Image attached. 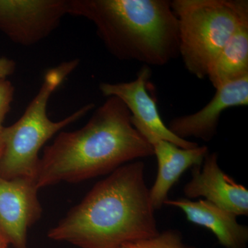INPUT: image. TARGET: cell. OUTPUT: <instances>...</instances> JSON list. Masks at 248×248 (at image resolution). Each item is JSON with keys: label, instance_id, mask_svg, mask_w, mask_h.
<instances>
[{"label": "cell", "instance_id": "6da1fadb", "mask_svg": "<svg viewBox=\"0 0 248 248\" xmlns=\"http://www.w3.org/2000/svg\"><path fill=\"white\" fill-rule=\"evenodd\" d=\"M143 161H132L94 185L49 231L50 239L80 248H122L159 234Z\"/></svg>", "mask_w": 248, "mask_h": 248}, {"label": "cell", "instance_id": "7a4b0ae2", "mask_svg": "<svg viewBox=\"0 0 248 248\" xmlns=\"http://www.w3.org/2000/svg\"><path fill=\"white\" fill-rule=\"evenodd\" d=\"M152 155L153 148L134 126L125 104L108 97L84 127L62 132L45 148L35 182L40 189L82 182Z\"/></svg>", "mask_w": 248, "mask_h": 248}, {"label": "cell", "instance_id": "3957f363", "mask_svg": "<svg viewBox=\"0 0 248 248\" xmlns=\"http://www.w3.org/2000/svg\"><path fill=\"white\" fill-rule=\"evenodd\" d=\"M67 15L94 24L109 53L161 66L179 56V30L168 0H68Z\"/></svg>", "mask_w": 248, "mask_h": 248}, {"label": "cell", "instance_id": "277c9868", "mask_svg": "<svg viewBox=\"0 0 248 248\" xmlns=\"http://www.w3.org/2000/svg\"><path fill=\"white\" fill-rule=\"evenodd\" d=\"M79 63V60H73L49 69L40 90L22 117L11 126L3 128L4 149L0 159L1 177L35 180L40 159L39 152L46 142L94 108V104H86L59 122H53L48 117L49 99Z\"/></svg>", "mask_w": 248, "mask_h": 248}, {"label": "cell", "instance_id": "5b68a950", "mask_svg": "<svg viewBox=\"0 0 248 248\" xmlns=\"http://www.w3.org/2000/svg\"><path fill=\"white\" fill-rule=\"evenodd\" d=\"M179 53L186 69L198 79L210 67L237 28L248 20L247 0H174Z\"/></svg>", "mask_w": 248, "mask_h": 248}, {"label": "cell", "instance_id": "8992f818", "mask_svg": "<svg viewBox=\"0 0 248 248\" xmlns=\"http://www.w3.org/2000/svg\"><path fill=\"white\" fill-rule=\"evenodd\" d=\"M68 0H0V29L14 42L30 46L58 28Z\"/></svg>", "mask_w": 248, "mask_h": 248}, {"label": "cell", "instance_id": "52a82bcc", "mask_svg": "<svg viewBox=\"0 0 248 248\" xmlns=\"http://www.w3.org/2000/svg\"><path fill=\"white\" fill-rule=\"evenodd\" d=\"M35 180L0 176V232L16 248H27V232L42 209Z\"/></svg>", "mask_w": 248, "mask_h": 248}, {"label": "cell", "instance_id": "ba28073f", "mask_svg": "<svg viewBox=\"0 0 248 248\" xmlns=\"http://www.w3.org/2000/svg\"><path fill=\"white\" fill-rule=\"evenodd\" d=\"M151 76V68L144 65L133 81L117 84L102 83L99 90L104 97L120 99L131 114L133 123L140 124L159 138L184 149L198 146L195 142L178 138L163 122L156 99L148 90Z\"/></svg>", "mask_w": 248, "mask_h": 248}, {"label": "cell", "instance_id": "9c48e42d", "mask_svg": "<svg viewBox=\"0 0 248 248\" xmlns=\"http://www.w3.org/2000/svg\"><path fill=\"white\" fill-rule=\"evenodd\" d=\"M218 159L217 153H209L202 166L192 168V178L184 186V195L190 200L204 197L237 217L248 216V189L223 172Z\"/></svg>", "mask_w": 248, "mask_h": 248}, {"label": "cell", "instance_id": "30bf717a", "mask_svg": "<svg viewBox=\"0 0 248 248\" xmlns=\"http://www.w3.org/2000/svg\"><path fill=\"white\" fill-rule=\"evenodd\" d=\"M133 124L151 144L157 160V174L150 189V197L155 210H159L169 200L170 191L182 174L190 168L202 166L209 153L208 148L198 146L184 149L159 138L140 124Z\"/></svg>", "mask_w": 248, "mask_h": 248}, {"label": "cell", "instance_id": "8fae6325", "mask_svg": "<svg viewBox=\"0 0 248 248\" xmlns=\"http://www.w3.org/2000/svg\"><path fill=\"white\" fill-rule=\"evenodd\" d=\"M213 99L195 113L173 119L169 130L178 138L211 141L217 133L221 114L227 109L248 104V76L223 84Z\"/></svg>", "mask_w": 248, "mask_h": 248}, {"label": "cell", "instance_id": "7c38bea8", "mask_svg": "<svg viewBox=\"0 0 248 248\" xmlns=\"http://www.w3.org/2000/svg\"><path fill=\"white\" fill-rule=\"evenodd\" d=\"M164 205L182 210L187 221L207 228L216 236L218 244L223 248H246L248 226L240 224L234 214L205 200L196 202L186 198L168 200Z\"/></svg>", "mask_w": 248, "mask_h": 248}, {"label": "cell", "instance_id": "4fadbf2b", "mask_svg": "<svg viewBox=\"0 0 248 248\" xmlns=\"http://www.w3.org/2000/svg\"><path fill=\"white\" fill-rule=\"evenodd\" d=\"M248 76V20L237 28L213 62L208 78L215 88Z\"/></svg>", "mask_w": 248, "mask_h": 248}, {"label": "cell", "instance_id": "5bb4252c", "mask_svg": "<svg viewBox=\"0 0 248 248\" xmlns=\"http://www.w3.org/2000/svg\"><path fill=\"white\" fill-rule=\"evenodd\" d=\"M122 248H197L186 244L180 231L169 229L159 234L125 245Z\"/></svg>", "mask_w": 248, "mask_h": 248}, {"label": "cell", "instance_id": "9a60e30c", "mask_svg": "<svg viewBox=\"0 0 248 248\" xmlns=\"http://www.w3.org/2000/svg\"><path fill=\"white\" fill-rule=\"evenodd\" d=\"M14 87L6 79H0V130L3 129L2 123L11 108L14 99Z\"/></svg>", "mask_w": 248, "mask_h": 248}, {"label": "cell", "instance_id": "2e32d148", "mask_svg": "<svg viewBox=\"0 0 248 248\" xmlns=\"http://www.w3.org/2000/svg\"><path fill=\"white\" fill-rule=\"evenodd\" d=\"M16 63L13 60L6 58H0V79H6L14 73Z\"/></svg>", "mask_w": 248, "mask_h": 248}, {"label": "cell", "instance_id": "e0dca14e", "mask_svg": "<svg viewBox=\"0 0 248 248\" xmlns=\"http://www.w3.org/2000/svg\"><path fill=\"white\" fill-rule=\"evenodd\" d=\"M9 245L8 240L5 237L4 234L0 232V248H8Z\"/></svg>", "mask_w": 248, "mask_h": 248}, {"label": "cell", "instance_id": "ac0fdd59", "mask_svg": "<svg viewBox=\"0 0 248 248\" xmlns=\"http://www.w3.org/2000/svg\"><path fill=\"white\" fill-rule=\"evenodd\" d=\"M4 149V137L3 134V129L0 133V159H1V155L3 154Z\"/></svg>", "mask_w": 248, "mask_h": 248}, {"label": "cell", "instance_id": "d6986e66", "mask_svg": "<svg viewBox=\"0 0 248 248\" xmlns=\"http://www.w3.org/2000/svg\"><path fill=\"white\" fill-rule=\"evenodd\" d=\"M1 130H2V129H1V130H0V133H1Z\"/></svg>", "mask_w": 248, "mask_h": 248}]
</instances>
